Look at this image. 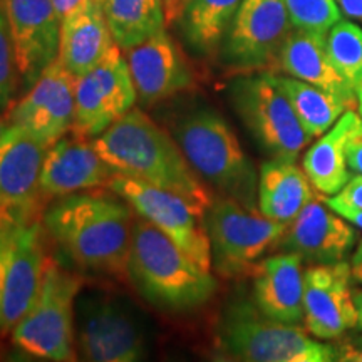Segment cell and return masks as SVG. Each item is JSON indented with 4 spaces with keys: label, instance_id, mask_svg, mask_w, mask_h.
Wrapping results in <instances>:
<instances>
[{
    "label": "cell",
    "instance_id": "cell-1",
    "mask_svg": "<svg viewBox=\"0 0 362 362\" xmlns=\"http://www.w3.org/2000/svg\"><path fill=\"white\" fill-rule=\"evenodd\" d=\"M134 210L119 194L79 192L59 198L42 216L45 233L86 272L128 275Z\"/></svg>",
    "mask_w": 362,
    "mask_h": 362
},
{
    "label": "cell",
    "instance_id": "cell-2",
    "mask_svg": "<svg viewBox=\"0 0 362 362\" xmlns=\"http://www.w3.org/2000/svg\"><path fill=\"white\" fill-rule=\"evenodd\" d=\"M93 143L116 173L178 193L203 210L215 200L175 136L138 107L119 117Z\"/></svg>",
    "mask_w": 362,
    "mask_h": 362
},
{
    "label": "cell",
    "instance_id": "cell-3",
    "mask_svg": "<svg viewBox=\"0 0 362 362\" xmlns=\"http://www.w3.org/2000/svg\"><path fill=\"white\" fill-rule=\"evenodd\" d=\"M128 277L151 305L166 312H192L214 298L218 282L168 235L136 218L128 260Z\"/></svg>",
    "mask_w": 362,
    "mask_h": 362
},
{
    "label": "cell",
    "instance_id": "cell-4",
    "mask_svg": "<svg viewBox=\"0 0 362 362\" xmlns=\"http://www.w3.org/2000/svg\"><path fill=\"white\" fill-rule=\"evenodd\" d=\"M173 136L205 183L221 197L257 208L259 176L232 126L218 112L208 107L188 112L175 123Z\"/></svg>",
    "mask_w": 362,
    "mask_h": 362
},
{
    "label": "cell",
    "instance_id": "cell-5",
    "mask_svg": "<svg viewBox=\"0 0 362 362\" xmlns=\"http://www.w3.org/2000/svg\"><path fill=\"white\" fill-rule=\"evenodd\" d=\"M83 284V277L62 269L59 262L47 257L37 297L11 334L19 352L39 361L78 359L74 314Z\"/></svg>",
    "mask_w": 362,
    "mask_h": 362
},
{
    "label": "cell",
    "instance_id": "cell-6",
    "mask_svg": "<svg viewBox=\"0 0 362 362\" xmlns=\"http://www.w3.org/2000/svg\"><path fill=\"white\" fill-rule=\"evenodd\" d=\"M218 344L226 356L247 362H332L337 349L298 324L270 319L257 305L240 302L225 315Z\"/></svg>",
    "mask_w": 362,
    "mask_h": 362
},
{
    "label": "cell",
    "instance_id": "cell-7",
    "mask_svg": "<svg viewBox=\"0 0 362 362\" xmlns=\"http://www.w3.org/2000/svg\"><path fill=\"white\" fill-rule=\"evenodd\" d=\"M287 226L262 215L259 208L233 198H215L205 214L211 267L225 279L252 274L262 257L277 248Z\"/></svg>",
    "mask_w": 362,
    "mask_h": 362
},
{
    "label": "cell",
    "instance_id": "cell-8",
    "mask_svg": "<svg viewBox=\"0 0 362 362\" xmlns=\"http://www.w3.org/2000/svg\"><path fill=\"white\" fill-rule=\"evenodd\" d=\"M230 99L255 141L272 158L296 161L312 141L272 72L237 79L230 88Z\"/></svg>",
    "mask_w": 362,
    "mask_h": 362
},
{
    "label": "cell",
    "instance_id": "cell-9",
    "mask_svg": "<svg viewBox=\"0 0 362 362\" xmlns=\"http://www.w3.org/2000/svg\"><path fill=\"white\" fill-rule=\"evenodd\" d=\"M42 221L8 218L0 223V336L12 334L37 297L47 255Z\"/></svg>",
    "mask_w": 362,
    "mask_h": 362
},
{
    "label": "cell",
    "instance_id": "cell-10",
    "mask_svg": "<svg viewBox=\"0 0 362 362\" xmlns=\"http://www.w3.org/2000/svg\"><path fill=\"white\" fill-rule=\"evenodd\" d=\"M115 194L129 203L134 214L168 235L203 269L211 270V248L205 228V214L178 193L116 173L107 183Z\"/></svg>",
    "mask_w": 362,
    "mask_h": 362
},
{
    "label": "cell",
    "instance_id": "cell-11",
    "mask_svg": "<svg viewBox=\"0 0 362 362\" xmlns=\"http://www.w3.org/2000/svg\"><path fill=\"white\" fill-rule=\"evenodd\" d=\"M138 101L131 71L117 44L96 67L76 78V119L72 131L98 138Z\"/></svg>",
    "mask_w": 362,
    "mask_h": 362
},
{
    "label": "cell",
    "instance_id": "cell-12",
    "mask_svg": "<svg viewBox=\"0 0 362 362\" xmlns=\"http://www.w3.org/2000/svg\"><path fill=\"white\" fill-rule=\"evenodd\" d=\"M292 29L284 0H242L221 42V61L240 71L275 64Z\"/></svg>",
    "mask_w": 362,
    "mask_h": 362
},
{
    "label": "cell",
    "instance_id": "cell-13",
    "mask_svg": "<svg viewBox=\"0 0 362 362\" xmlns=\"http://www.w3.org/2000/svg\"><path fill=\"white\" fill-rule=\"evenodd\" d=\"M7 119L49 148L74 128L76 76L56 59L12 104Z\"/></svg>",
    "mask_w": 362,
    "mask_h": 362
},
{
    "label": "cell",
    "instance_id": "cell-14",
    "mask_svg": "<svg viewBox=\"0 0 362 362\" xmlns=\"http://www.w3.org/2000/svg\"><path fill=\"white\" fill-rule=\"evenodd\" d=\"M78 346L93 362H138L148 354V342L138 320L111 298H88L81 304Z\"/></svg>",
    "mask_w": 362,
    "mask_h": 362
},
{
    "label": "cell",
    "instance_id": "cell-15",
    "mask_svg": "<svg viewBox=\"0 0 362 362\" xmlns=\"http://www.w3.org/2000/svg\"><path fill=\"white\" fill-rule=\"evenodd\" d=\"M11 33L21 86L25 90L57 59L61 19L52 0H0Z\"/></svg>",
    "mask_w": 362,
    "mask_h": 362
},
{
    "label": "cell",
    "instance_id": "cell-16",
    "mask_svg": "<svg viewBox=\"0 0 362 362\" xmlns=\"http://www.w3.org/2000/svg\"><path fill=\"white\" fill-rule=\"evenodd\" d=\"M349 262L310 265L304 272V325L319 341H336L357 327Z\"/></svg>",
    "mask_w": 362,
    "mask_h": 362
},
{
    "label": "cell",
    "instance_id": "cell-17",
    "mask_svg": "<svg viewBox=\"0 0 362 362\" xmlns=\"http://www.w3.org/2000/svg\"><path fill=\"white\" fill-rule=\"evenodd\" d=\"M357 243V233L320 194L288 223L277 248L293 252L310 265L344 262Z\"/></svg>",
    "mask_w": 362,
    "mask_h": 362
},
{
    "label": "cell",
    "instance_id": "cell-18",
    "mask_svg": "<svg viewBox=\"0 0 362 362\" xmlns=\"http://www.w3.org/2000/svg\"><path fill=\"white\" fill-rule=\"evenodd\" d=\"M115 175L93 139L69 131L45 151L39 192L44 198H62L107 185Z\"/></svg>",
    "mask_w": 362,
    "mask_h": 362
},
{
    "label": "cell",
    "instance_id": "cell-19",
    "mask_svg": "<svg viewBox=\"0 0 362 362\" xmlns=\"http://www.w3.org/2000/svg\"><path fill=\"white\" fill-rule=\"evenodd\" d=\"M123 52L138 99L146 106L173 98L194 86L192 66L166 29Z\"/></svg>",
    "mask_w": 362,
    "mask_h": 362
},
{
    "label": "cell",
    "instance_id": "cell-20",
    "mask_svg": "<svg viewBox=\"0 0 362 362\" xmlns=\"http://www.w3.org/2000/svg\"><path fill=\"white\" fill-rule=\"evenodd\" d=\"M47 146L16 124L0 136V216L29 218L40 197L39 176Z\"/></svg>",
    "mask_w": 362,
    "mask_h": 362
},
{
    "label": "cell",
    "instance_id": "cell-21",
    "mask_svg": "<svg viewBox=\"0 0 362 362\" xmlns=\"http://www.w3.org/2000/svg\"><path fill=\"white\" fill-rule=\"evenodd\" d=\"M304 260L282 252L260 260L253 275V298L262 314L285 324L304 322Z\"/></svg>",
    "mask_w": 362,
    "mask_h": 362
},
{
    "label": "cell",
    "instance_id": "cell-22",
    "mask_svg": "<svg viewBox=\"0 0 362 362\" xmlns=\"http://www.w3.org/2000/svg\"><path fill=\"white\" fill-rule=\"evenodd\" d=\"M327 35L296 29L288 34L275 66L291 78L314 84L327 90L347 104L349 110L357 106L356 90L339 74L327 51Z\"/></svg>",
    "mask_w": 362,
    "mask_h": 362
},
{
    "label": "cell",
    "instance_id": "cell-23",
    "mask_svg": "<svg viewBox=\"0 0 362 362\" xmlns=\"http://www.w3.org/2000/svg\"><path fill=\"white\" fill-rule=\"evenodd\" d=\"M115 45L101 0H89L61 21L57 61L78 78L96 67Z\"/></svg>",
    "mask_w": 362,
    "mask_h": 362
},
{
    "label": "cell",
    "instance_id": "cell-24",
    "mask_svg": "<svg viewBox=\"0 0 362 362\" xmlns=\"http://www.w3.org/2000/svg\"><path fill=\"white\" fill-rule=\"evenodd\" d=\"M315 197L309 176L296 161L272 158L262 163L257 183V208L262 215L291 223Z\"/></svg>",
    "mask_w": 362,
    "mask_h": 362
},
{
    "label": "cell",
    "instance_id": "cell-25",
    "mask_svg": "<svg viewBox=\"0 0 362 362\" xmlns=\"http://www.w3.org/2000/svg\"><path fill=\"white\" fill-rule=\"evenodd\" d=\"M362 128V117L354 110H347L336 124L307 149L302 168L309 176L315 192L332 197L351 178L347 163V144Z\"/></svg>",
    "mask_w": 362,
    "mask_h": 362
},
{
    "label": "cell",
    "instance_id": "cell-26",
    "mask_svg": "<svg viewBox=\"0 0 362 362\" xmlns=\"http://www.w3.org/2000/svg\"><path fill=\"white\" fill-rule=\"evenodd\" d=\"M242 0H185L180 24L189 47L198 54H214L221 47Z\"/></svg>",
    "mask_w": 362,
    "mask_h": 362
},
{
    "label": "cell",
    "instance_id": "cell-27",
    "mask_svg": "<svg viewBox=\"0 0 362 362\" xmlns=\"http://www.w3.org/2000/svg\"><path fill=\"white\" fill-rule=\"evenodd\" d=\"M112 39L121 51L166 29L163 0H101Z\"/></svg>",
    "mask_w": 362,
    "mask_h": 362
},
{
    "label": "cell",
    "instance_id": "cell-28",
    "mask_svg": "<svg viewBox=\"0 0 362 362\" xmlns=\"http://www.w3.org/2000/svg\"><path fill=\"white\" fill-rule=\"evenodd\" d=\"M275 78L284 93L287 94L298 121L312 139L327 133L337 123L339 117L349 110L346 103L314 84L304 83L291 76L275 74Z\"/></svg>",
    "mask_w": 362,
    "mask_h": 362
},
{
    "label": "cell",
    "instance_id": "cell-29",
    "mask_svg": "<svg viewBox=\"0 0 362 362\" xmlns=\"http://www.w3.org/2000/svg\"><path fill=\"white\" fill-rule=\"evenodd\" d=\"M327 51L339 74L352 89L362 83V29L351 21H339L327 33Z\"/></svg>",
    "mask_w": 362,
    "mask_h": 362
},
{
    "label": "cell",
    "instance_id": "cell-30",
    "mask_svg": "<svg viewBox=\"0 0 362 362\" xmlns=\"http://www.w3.org/2000/svg\"><path fill=\"white\" fill-rule=\"evenodd\" d=\"M296 29L327 35L342 19V12L336 0H284Z\"/></svg>",
    "mask_w": 362,
    "mask_h": 362
},
{
    "label": "cell",
    "instance_id": "cell-31",
    "mask_svg": "<svg viewBox=\"0 0 362 362\" xmlns=\"http://www.w3.org/2000/svg\"><path fill=\"white\" fill-rule=\"evenodd\" d=\"M21 88L13 45L2 2H0V115H7Z\"/></svg>",
    "mask_w": 362,
    "mask_h": 362
},
{
    "label": "cell",
    "instance_id": "cell-32",
    "mask_svg": "<svg viewBox=\"0 0 362 362\" xmlns=\"http://www.w3.org/2000/svg\"><path fill=\"white\" fill-rule=\"evenodd\" d=\"M324 202L336 214L342 210H362V175L356 173L332 197H324Z\"/></svg>",
    "mask_w": 362,
    "mask_h": 362
},
{
    "label": "cell",
    "instance_id": "cell-33",
    "mask_svg": "<svg viewBox=\"0 0 362 362\" xmlns=\"http://www.w3.org/2000/svg\"><path fill=\"white\" fill-rule=\"evenodd\" d=\"M337 359L341 362H362V337L347 339L342 344H339Z\"/></svg>",
    "mask_w": 362,
    "mask_h": 362
},
{
    "label": "cell",
    "instance_id": "cell-34",
    "mask_svg": "<svg viewBox=\"0 0 362 362\" xmlns=\"http://www.w3.org/2000/svg\"><path fill=\"white\" fill-rule=\"evenodd\" d=\"M347 163L351 171L362 175V128L352 136L347 144Z\"/></svg>",
    "mask_w": 362,
    "mask_h": 362
},
{
    "label": "cell",
    "instance_id": "cell-35",
    "mask_svg": "<svg viewBox=\"0 0 362 362\" xmlns=\"http://www.w3.org/2000/svg\"><path fill=\"white\" fill-rule=\"evenodd\" d=\"M336 4L347 19L362 21V0H336Z\"/></svg>",
    "mask_w": 362,
    "mask_h": 362
},
{
    "label": "cell",
    "instance_id": "cell-36",
    "mask_svg": "<svg viewBox=\"0 0 362 362\" xmlns=\"http://www.w3.org/2000/svg\"><path fill=\"white\" fill-rule=\"evenodd\" d=\"M89 0H52V6L56 8L59 19H64L74 11H78L79 7H83L84 4H88Z\"/></svg>",
    "mask_w": 362,
    "mask_h": 362
},
{
    "label": "cell",
    "instance_id": "cell-37",
    "mask_svg": "<svg viewBox=\"0 0 362 362\" xmlns=\"http://www.w3.org/2000/svg\"><path fill=\"white\" fill-rule=\"evenodd\" d=\"M166 13V24H175L178 22L181 16V8H183V0H163Z\"/></svg>",
    "mask_w": 362,
    "mask_h": 362
},
{
    "label": "cell",
    "instance_id": "cell-38",
    "mask_svg": "<svg viewBox=\"0 0 362 362\" xmlns=\"http://www.w3.org/2000/svg\"><path fill=\"white\" fill-rule=\"evenodd\" d=\"M351 270H352V279H354L357 284H362V238L357 242L356 250L352 253Z\"/></svg>",
    "mask_w": 362,
    "mask_h": 362
},
{
    "label": "cell",
    "instance_id": "cell-39",
    "mask_svg": "<svg viewBox=\"0 0 362 362\" xmlns=\"http://www.w3.org/2000/svg\"><path fill=\"white\" fill-rule=\"evenodd\" d=\"M339 215L349 221L351 225H354L357 228L362 230V210H342L339 211Z\"/></svg>",
    "mask_w": 362,
    "mask_h": 362
},
{
    "label": "cell",
    "instance_id": "cell-40",
    "mask_svg": "<svg viewBox=\"0 0 362 362\" xmlns=\"http://www.w3.org/2000/svg\"><path fill=\"white\" fill-rule=\"evenodd\" d=\"M352 298H354L356 310H357V327L362 332V288H356L352 291Z\"/></svg>",
    "mask_w": 362,
    "mask_h": 362
},
{
    "label": "cell",
    "instance_id": "cell-41",
    "mask_svg": "<svg viewBox=\"0 0 362 362\" xmlns=\"http://www.w3.org/2000/svg\"><path fill=\"white\" fill-rule=\"evenodd\" d=\"M356 98H357V110H359V115L362 117V83L356 86Z\"/></svg>",
    "mask_w": 362,
    "mask_h": 362
},
{
    "label": "cell",
    "instance_id": "cell-42",
    "mask_svg": "<svg viewBox=\"0 0 362 362\" xmlns=\"http://www.w3.org/2000/svg\"><path fill=\"white\" fill-rule=\"evenodd\" d=\"M8 128V119H7V115L0 116V136L6 133V129Z\"/></svg>",
    "mask_w": 362,
    "mask_h": 362
},
{
    "label": "cell",
    "instance_id": "cell-43",
    "mask_svg": "<svg viewBox=\"0 0 362 362\" xmlns=\"http://www.w3.org/2000/svg\"><path fill=\"white\" fill-rule=\"evenodd\" d=\"M7 218H2V216H0V223H2V221H6Z\"/></svg>",
    "mask_w": 362,
    "mask_h": 362
},
{
    "label": "cell",
    "instance_id": "cell-44",
    "mask_svg": "<svg viewBox=\"0 0 362 362\" xmlns=\"http://www.w3.org/2000/svg\"><path fill=\"white\" fill-rule=\"evenodd\" d=\"M183 2H185V0H183Z\"/></svg>",
    "mask_w": 362,
    "mask_h": 362
}]
</instances>
